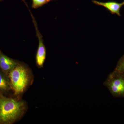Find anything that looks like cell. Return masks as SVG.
Listing matches in <instances>:
<instances>
[{
    "label": "cell",
    "mask_w": 124,
    "mask_h": 124,
    "mask_svg": "<svg viewBox=\"0 0 124 124\" xmlns=\"http://www.w3.org/2000/svg\"><path fill=\"white\" fill-rule=\"evenodd\" d=\"M25 104L21 100L0 94V124H11L23 114Z\"/></svg>",
    "instance_id": "6da1fadb"
},
{
    "label": "cell",
    "mask_w": 124,
    "mask_h": 124,
    "mask_svg": "<svg viewBox=\"0 0 124 124\" xmlns=\"http://www.w3.org/2000/svg\"><path fill=\"white\" fill-rule=\"evenodd\" d=\"M11 90L16 95L23 93L29 84L30 77L27 68L19 63L8 74Z\"/></svg>",
    "instance_id": "7a4b0ae2"
},
{
    "label": "cell",
    "mask_w": 124,
    "mask_h": 124,
    "mask_svg": "<svg viewBox=\"0 0 124 124\" xmlns=\"http://www.w3.org/2000/svg\"><path fill=\"white\" fill-rule=\"evenodd\" d=\"M113 97H124V73L114 70L103 83Z\"/></svg>",
    "instance_id": "3957f363"
},
{
    "label": "cell",
    "mask_w": 124,
    "mask_h": 124,
    "mask_svg": "<svg viewBox=\"0 0 124 124\" xmlns=\"http://www.w3.org/2000/svg\"><path fill=\"white\" fill-rule=\"evenodd\" d=\"M29 11L32 18V22L36 30V34L38 40V46L36 56V63L39 67L42 68L44 66L46 58V49L42 39V35L40 33L38 29L35 19L29 10Z\"/></svg>",
    "instance_id": "277c9868"
},
{
    "label": "cell",
    "mask_w": 124,
    "mask_h": 124,
    "mask_svg": "<svg viewBox=\"0 0 124 124\" xmlns=\"http://www.w3.org/2000/svg\"><path fill=\"white\" fill-rule=\"evenodd\" d=\"M19 63L17 60L5 55L0 49V69L3 72L8 75L9 72Z\"/></svg>",
    "instance_id": "5b68a950"
},
{
    "label": "cell",
    "mask_w": 124,
    "mask_h": 124,
    "mask_svg": "<svg viewBox=\"0 0 124 124\" xmlns=\"http://www.w3.org/2000/svg\"><path fill=\"white\" fill-rule=\"evenodd\" d=\"M92 2L98 5L101 6L107 9L112 14H116L120 16V10L124 5V2L119 3L115 2H102L93 0Z\"/></svg>",
    "instance_id": "8992f818"
},
{
    "label": "cell",
    "mask_w": 124,
    "mask_h": 124,
    "mask_svg": "<svg viewBox=\"0 0 124 124\" xmlns=\"http://www.w3.org/2000/svg\"><path fill=\"white\" fill-rule=\"evenodd\" d=\"M11 90L8 75L0 69V94L5 95Z\"/></svg>",
    "instance_id": "52a82bcc"
},
{
    "label": "cell",
    "mask_w": 124,
    "mask_h": 124,
    "mask_svg": "<svg viewBox=\"0 0 124 124\" xmlns=\"http://www.w3.org/2000/svg\"><path fill=\"white\" fill-rule=\"evenodd\" d=\"M50 1L51 0H32V7L35 9L38 8L48 4Z\"/></svg>",
    "instance_id": "ba28073f"
},
{
    "label": "cell",
    "mask_w": 124,
    "mask_h": 124,
    "mask_svg": "<svg viewBox=\"0 0 124 124\" xmlns=\"http://www.w3.org/2000/svg\"><path fill=\"white\" fill-rule=\"evenodd\" d=\"M115 70L124 73V55L118 61Z\"/></svg>",
    "instance_id": "9c48e42d"
},
{
    "label": "cell",
    "mask_w": 124,
    "mask_h": 124,
    "mask_svg": "<svg viewBox=\"0 0 124 124\" xmlns=\"http://www.w3.org/2000/svg\"><path fill=\"white\" fill-rule=\"evenodd\" d=\"M2 0H0V1H2ZM22 0V1H23V2H24L25 4L26 5V6L28 7L27 4V3L26 2V1H25V0Z\"/></svg>",
    "instance_id": "30bf717a"
},
{
    "label": "cell",
    "mask_w": 124,
    "mask_h": 124,
    "mask_svg": "<svg viewBox=\"0 0 124 124\" xmlns=\"http://www.w3.org/2000/svg\"><path fill=\"white\" fill-rule=\"evenodd\" d=\"M51 1H53V0H51Z\"/></svg>",
    "instance_id": "8fae6325"
},
{
    "label": "cell",
    "mask_w": 124,
    "mask_h": 124,
    "mask_svg": "<svg viewBox=\"0 0 124 124\" xmlns=\"http://www.w3.org/2000/svg\"></svg>",
    "instance_id": "7c38bea8"
}]
</instances>
